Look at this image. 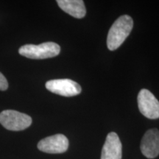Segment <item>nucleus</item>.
I'll list each match as a JSON object with an SVG mask.
<instances>
[{
  "label": "nucleus",
  "instance_id": "f03ea898",
  "mask_svg": "<svg viewBox=\"0 0 159 159\" xmlns=\"http://www.w3.org/2000/svg\"><path fill=\"white\" fill-rule=\"evenodd\" d=\"M61 52V47L56 43L45 42L39 45L26 44L21 47L19 53L30 59H46L57 56Z\"/></svg>",
  "mask_w": 159,
  "mask_h": 159
},
{
  "label": "nucleus",
  "instance_id": "39448f33",
  "mask_svg": "<svg viewBox=\"0 0 159 159\" xmlns=\"http://www.w3.org/2000/svg\"><path fill=\"white\" fill-rule=\"evenodd\" d=\"M46 88L52 93L63 97H74L80 94L81 87L70 79L51 80L46 83Z\"/></svg>",
  "mask_w": 159,
  "mask_h": 159
},
{
  "label": "nucleus",
  "instance_id": "423d86ee",
  "mask_svg": "<svg viewBox=\"0 0 159 159\" xmlns=\"http://www.w3.org/2000/svg\"><path fill=\"white\" fill-rule=\"evenodd\" d=\"M69 140L63 134H56L43 139L38 144V148L43 152L51 154L63 153L68 150Z\"/></svg>",
  "mask_w": 159,
  "mask_h": 159
},
{
  "label": "nucleus",
  "instance_id": "f257e3e1",
  "mask_svg": "<svg viewBox=\"0 0 159 159\" xmlns=\"http://www.w3.org/2000/svg\"><path fill=\"white\" fill-rule=\"evenodd\" d=\"M134 27V21L130 16L123 15L118 18L109 30L107 37V47L109 50L118 49L130 35Z\"/></svg>",
  "mask_w": 159,
  "mask_h": 159
},
{
  "label": "nucleus",
  "instance_id": "0eeeda50",
  "mask_svg": "<svg viewBox=\"0 0 159 159\" xmlns=\"http://www.w3.org/2000/svg\"><path fill=\"white\" fill-rule=\"evenodd\" d=\"M141 151L148 158H155L159 155V130L150 129L145 133L141 142Z\"/></svg>",
  "mask_w": 159,
  "mask_h": 159
},
{
  "label": "nucleus",
  "instance_id": "6e6552de",
  "mask_svg": "<svg viewBox=\"0 0 159 159\" xmlns=\"http://www.w3.org/2000/svg\"><path fill=\"white\" fill-rule=\"evenodd\" d=\"M122 145L118 135L111 132L108 134L102 150L101 159H122Z\"/></svg>",
  "mask_w": 159,
  "mask_h": 159
},
{
  "label": "nucleus",
  "instance_id": "7ed1b4c3",
  "mask_svg": "<svg viewBox=\"0 0 159 159\" xmlns=\"http://www.w3.org/2000/svg\"><path fill=\"white\" fill-rule=\"evenodd\" d=\"M0 123L7 130L20 131L30 126L32 118L17 111L5 110L0 114Z\"/></svg>",
  "mask_w": 159,
  "mask_h": 159
},
{
  "label": "nucleus",
  "instance_id": "20e7f679",
  "mask_svg": "<svg viewBox=\"0 0 159 159\" xmlns=\"http://www.w3.org/2000/svg\"><path fill=\"white\" fill-rule=\"evenodd\" d=\"M139 109L142 115L150 119L159 118V101L147 89H142L138 95Z\"/></svg>",
  "mask_w": 159,
  "mask_h": 159
},
{
  "label": "nucleus",
  "instance_id": "9d476101",
  "mask_svg": "<svg viewBox=\"0 0 159 159\" xmlns=\"http://www.w3.org/2000/svg\"><path fill=\"white\" fill-rule=\"evenodd\" d=\"M8 88V83L5 77L0 72V91H5Z\"/></svg>",
  "mask_w": 159,
  "mask_h": 159
},
{
  "label": "nucleus",
  "instance_id": "1a4fd4ad",
  "mask_svg": "<svg viewBox=\"0 0 159 159\" xmlns=\"http://www.w3.org/2000/svg\"><path fill=\"white\" fill-rule=\"evenodd\" d=\"M57 3L61 9L77 19H82L86 13L84 2L82 0H57Z\"/></svg>",
  "mask_w": 159,
  "mask_h": 159
}]
</instances>
